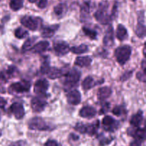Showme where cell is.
<instances>
[{
	"label": "cell",
	"instance_id": "20",
	"mask_svg": "<svg viewBox=\"0 0 146 146\" xmlns=\"http://www.w3.org/2000/svg\"><path fill=\"white\" fill-rule=\"evenodd\" d=\"M112 94V90L111 88L109 87H102V88H100L97 93V96H98V100H105L107 98H109Z\"/></svg>",
	"mask_w": 146,
	"mask_h": 146
},
{
	"label": "cell",
	"instance_id": "18",
	"mask_svg": "<svg viewBox=\"0 0 146 146\" xmlns=\"http://www.w3.org/2000/svg\"><path fill=\"white\" fill-rule=\"evenodd\" d=\"M60 25H53L50 26L44 27L41 30V35L43 38H50L54 35L56 31L58 29Z\"/></svg>",
	"mask_w": 146,
	"mask_h": 146
},
{
	"label": "cell",
	"instance_id": "6",
	"mask_svg": "<svg viewBox=\"0 0 146 146\" xmlns=\"http://www.w3.org/2000/svg\"><path fill=\"white\" fill-rule=\"evenodd\" d=\"M31 85L29 82L25 80L14 82L9 87V92L10 93H24L29 92Z\"/></svg>",
	"mask_w": 146,
	"mask_h": 146
},
{
	"label": "cell",
	"instance_id": "17",
	"mask_svg": "<svg viewBox=\"0 0 146 146\" xmlns=\"http://www.w3.org/2000/svg\"><path fill=\"white\" fill-rule=\"evenodd\" d=\"M114 42V30L113 27L110 25L107 29L105 35L104 36L103 44L107 47H111Z\"/></svg>",
	"mask_w": 146,
	"mask_h": 146
},
{
	"label": "cell",
	"instance_id": "23",
	"mask_svg": "<svg viewBox=\"0 0 146 146\" xmlns=\"http://www.w3.org/2000/svg\"><path fill=\"white\" fill-rule=\"evenodd\" d=\"M47 75L49 78L54 80L62 77L64 75V73H63L62 70H60V69L56 68V67H50V70L47 73Z\"/></svg>",
	"mask_w": 146,
	"mask_h": 146
},
{
	"label": "cell",
	"instance_id": "43",
	"mask_svg": "<svg viewBox=\"0 0 146 146\" xmlns=\"http://www.w3.org/2000/svg\"><path fill=\"white\" fill-rule=\"evenodd\" d=\"M143 54H144L145 57H146V42L145 43V45H144V47H143Z\"/></svg>",
	"mask_w": 146,
	"mask_h": 146
},
{
	"label": "cell",
	"instance_id": "8",
	"mask_svg": "<svg viewBox=\"0 0 146 146\" xmlns=\"http://www.w3.org/2000/svg\"><path fill=\"white\" fill-rule=\"evenodd\" d=\"M127 133L130 136L133 137L135 140H139L140 142H143V140H146V120L145 123V126L143 128L140 127H131L129 128L127 130Z\"/></svg>",
	"mask_w": 146,
	"mask_h": 146
},
{
	"label": "cell",
	"instance_id": "9",
	"mask_svg": "<svg viewBox=\"0 0 146 146\" xmlns=\"http://www.w3.org/2000/svg\"><path fill=\"white\" fill-rule=\"evenodd\" d=\"M102 127L106 131L114 132L118 128L120 123L118 121L113 118L111 116L108 115L104 117V118L102 119Z\"/></svg>",
	"mask_w": 146,
	"mask_h": 146
},
{
	"label": "cell",
	"instance_id": "39",
	"mask_svg": "<svg viewBox=\"0 0 146 146\" xmlns=\"http://www.w3.org/2000/svg\"><path fill=\"white\" fill-rule=\"evenodd\" d=\"M109 108H110V104L109 103H105L102 105V108H101L100 110V114H105V113L109 110Z\"/></svg>",
	"mask_w": 146,
	"mask_h": 146
},
{
	"label": "cell",
	"instance_id": "27",
	"mask_svg": "<svg viewBox=\"0 0 146 146\" xmlns=\"http://www.w3.org/2000/svg\"><path fill=\"white\" fill-rule=\"evenodd\" d=\"M36 40V36H33V37H30V38L27 39L26 41L24 42L23 45L22 47V52H25L27 51H29V50L33 47V44H35V41Z\"/></svg>",
	"mask_w": 146,
	"mask_h": 146
},
{
	"label": "cell",
	"instance_id": "5",
	"mask_svg": "<svg viewBox=\"0 0 146 146\" xmlns=\"http://www.w3.org/2000/svg\"><path fill=\"white\" fill-rule=\"evenodd\" d=\"M42 19L40 17L32 16H24L21 18L20 22L24 27L32 31H35L38 29L40 25L42 24Z\"/></svg>",
	"mask_w": 146,
	"mask_h": 146
},
{
	"label": "cell",
	"instance_id": "21",
	"mask_svg": "<svg viewBox=\"0 0 146 146\" xmlns=\"http://www.w3.org/2000/svg\"><path fill=\"white\" fill-rule=\"evenodd\" d=\"M92 63V58L89 56L78 57L75 60V64L80 67H85L90 66Z\"/></svg>",
	"mask_w": 146,
	"mask_h": 146
},
{
	"label": "cell",
	"instance_id": "22",
	"mask_svg": "<svg viewBox=\"0 0 146 146\" xmlns=\"http://www.w3.org/2000/svg\"><path fill=\"white\" fill-rule=\"evenodd\" d=\"M143 120V112L138 111L136 114L132 116L131 119L130 120V123L133 127H139L140 125H141L142 122Z\"/></svg>",
	"mask_w": 146,
	"mask_h": 146
},
{
	"label": "cell",
	"instance_id": "45",
	"mask_svg": "<svg viewBox=\"0 0 146 146\" xmlns=\"http://www.w3.org/2000/svg\"><path fill=\"white\" fill-rule=\"evenodd\" d=\"M2 130H0V137L2 136Z\"/></svg>",
	"mask_w": 146,
	"mask_h": 146
},
{
	"label": "cell",
	"instance_id": "42",
	"mask_svg": "<svg viewBox=\"0 0 146 146\" xmlns=\"http://www.w3.org/2000/svg\"><path fill=\"white\" fill-rule=\"evenodd\" d=\"M7 105V101L5 98L0 96V108H4Z\"/></svg>",
	"mask_w": 146,
	"mask_h": 146
},
{
	"label": "cell",
	"instance_id": "48",
	"mask_svg": "<svg viewBox=\"0 0 146 146\" xmlns=\"http://www.w3.org/2000/svg\"><path fill=\"white\" fill-rule=\"evenodd\" d=\"M0 29H1V27H0Z\"/></svg>",
	"mask_w": 146,
	"mask_h": 146
},
{
	"label": "cell",
	"instance_id": "7",
	"mask_svg": "<svg viewBox=\"0 0 146 146\" xmlns=\"http://www.w3.org/2000/svg\"><path fill=\"white\" fill-rule=\"evenodd\" d=\"M49 88V82L46 79L36 80L34 85V92L40 97H44Z\"/></svg>",
	"mask_w": 146,
	"mask_h": 146
},
{
	"label": "cell",
	"instance_id": "36",
	"mask_svg": "<svg viewBox=\"0 0 146 146\" xmlns=\"http://www.w3.org/2000/svg\"><path fill=\"white\" fill-rule=\"evenodd\" d=\"M44 146H60L59 143L54 140H48L45 143Z\"/></svg>",
	"mask_w": 146,
	"mask_h": 146
},
{
	"label": "cell",
	"instance_id": "28",
	"mask_svg": "<svg viewBox=\"0 0 146 146\" xmlns=\"http://www.w3.org/2000/svg\"><path fill=\"white\" fill-rule=\"evenodd\" d=\"M66 11H67V6H66L65 4L60 3L59 5H57V6L54 7V12L57 17H61L64 15V14L65 13Z\"/></svg>",
	"mask_w": 146,
	"mask_h": 146
},
{
	"label": "cell",
	"instance_id": "31",
	"mask_svg": "<svg viewBox=\"0 0 146 146\" xmlns=\"http://www.w3.org/2000/svg\"><path fill=\"white\" fill-rule=\"evenodd\" d=\"M82 31H83L84 34H85L87 36H88L89 38H90L91 40H95V39L97 38L98 33H97L96 31L94 30V29L88 28L87 27H82Z\"/></svg>",
	"mask_w": 146,
	"mask_h": 146
},
{
	"label": "cell",
	"instance_id": "24",
	"mask_svg": "<svg viewBox=\"0 0 146 146\" xmlns=\"http://www.w3.org/2000/svg\"><path fill=\"white\" fill-rule=\"evenodd\" d=\"M90 12V4L88 2H85L81 5L80 7V17L81 19H86L89 17Z\"/></svg>",
	"mask_w": 146,
	"mask_h": 146
},
{
	"label": "cell",
	"instance_id": "35",
	"mask_svg": "<svg viewBox=\"0 0 146 146\" xmlns=\"http://www.w3.org/2000/svg\"><path fill=\"white\" fill-rule=\"evenodd\" d=\"M9 146H27V143L25 140H19L17 141L12 142L9 144Z\"/></svg>",
	"mask_w": 146,
	"mask_h": 146
},
{
	"label": "cell",
	"instance_id": "3",
	"mask_svg": "<svg viewBox=\"0 0 146 146\" xmlns=\"http://www.w3.org/2000/svg\"><path fill=\"white\" fill-rule=\"evenodd\" d=\"M131 52V47L129 45H123L117 47L115 51V56L117 62L120 65L125 64L130 59Z\"/></svg>",
	"mask_w": 146,
	"mask_h": 146
},
{
	"label": "cell",
	"instance_id": "41",
	"mask_svg": "<svg viewBox=\"0 0 146 146\" xmlns=\"http://www.w3.org/2000/svg\"><path fill=\"white\" fill-rule=\"evenodd\" d=\"M131 75H132V72H129L125 73L124 75L121 77V80H126L128 79Z\"/></svg>",
	"mask_w": 146,
	"mask_h": 146
},
{
	"label": "cell",
	"instance_id": "26",
	"mask_svg": "<svg viewBox=\"0 0 146 146\" xmlns=\"http://www.w3.org/2000/svg\"><path fill=\"white\" fill-rule=\"evenodd\" d=\"M97 82H95V80L90 76H88L87 78H85V79L84 80L83 82L82 83V89L84 90H88L90 89H92L93 87H95L96 85Z\"/></svg>",
	"mask_w": 146,
	"mask_h": 146
},
{
	"label": "cell",
	"instance_id": "12",
	"mask_svg": "<svg viewBox=\"0 0 146 146\" xmlns=\"http://www.w3.org/2000/svg\"><path fill=\"white\" fill-rule=\"evenodd\" d=\"M9 111L17 120H21L23 118L25 114L23 105L21 102H15L11 105V106L9 107Z\"/></svg>",
	"mask_w": 146,
	"mask_h": 146
},
{
	"label": "cell",
	"instance_id": "34",
	"mask_svg": "<svg viewBox=\"0 0 146 146\" xmlns=\"http://www.w3.org/2000/svg\"><path fill=\"white\" fill-rule=\"evenodd\" d=\"M113 113L115 115L121 116L126 114V110L123 106H116L113 108Z\"/></svg>",
	"mask_w": 146,
	"mask_h": 146
},
{
	"label": "cell",
	"instance_id": "1",
	"mask_svg": "<svg viewBox=\"0 0 146 146\" xmlns=\"http://www.w3.org/2000/svg\"><path fill=\"white\" fill-rule=\"evenodd\" d=\"M108 6L109 4L107 1H103L99 4L98 10L94 14V17L98 22L102 25H108L112 19L111 15H108Z\"/></svg>",
	"mask_w": 146,
	"mask_h": 146
},
{
	"label": "cell",
	"instance_id": "4",
	"mask_svg": "<svg viewBox=\"0 0 146 146\" xmlns=\"http://www.w3.org/2000/svg\"><path fill=\"white\" fill-rule=\"evenodd\" d=\"M99 121H97L91 124H84L82 123H77L75 126V130L81 134H87L88 135H95L99 128Z\"/></svg>",
	"mask_w": 146,
	"mask_h": 146
},
{
	"label": "cell",
	"instance_id": "19",
	"mask_svg": "<svg viewBox=\"0 0 146 146\" xmlns=\"http://www.w3.org/2000/svg\"><path fill=\"white\" fill-rule=\"evenodd\" d=\"M50 45V43L47 41H40L38 43L35 44L33 46L31 50L33 53H36V54H40V53L44 52V51L47 50V48L49 47Z\"/></svg>",
	"mask_w": 146,
	"mask_h": 146
},
{
	"label": "cell",
	"instance_id": "47",
	"mask_svg": "<svg viewBox=\"0 0 146 146\" xmlns=\"http://www.w3.org/2000/svg\"><path fill=\"white\" fill-rule=\"evenodd\" d=\"M0 120H1V115H0Z\"/></svg>",
	"mask_w": 146,
	"mask_h": 146
},
{
	"label": "cell",
	"instance_id": "15",
	"mask_svg": "<svg viewBox=\"0 0 146 146\" xmlns=\"http://www.w3.org/2000/svg\"><path fill=\"white\" fill-rule=\"evenodd\" d=\"M67 100L68 103L72 105H77L81 102V94L77 90H73L69 92L67 95Z\"/></svg>",
	"mask_w": 146,
	"mask_h": 146
},
{
	"label": "cell",
	"instance_id": "29",
	"mask_svg": "<svg viewBox=\"0 0 146 146\" xmlns=\"http://www.w3.org/2000/svg\"><path fill=\"white\" fill-rule=\"evenodd\" d=\"M70 51L76 54H83V53L87 52L88 51V47L86 44H82L78 47H72L70 49Z\"/></svg>",
	"mask_w": 146,
	"mask_h": 146
},
{
	"label": "cell",
	"instance_id": "2",
	"mask_svg": "<svg viewBox=\"0 0 146 146\" xmlns=\"http://www.w3.org/2000/svg\"><path fill=\"white\" fill-rule=\"evenodd\" d=\"M28 127L30 130H40V131H48L52 130L51 125L47 123L42 117H35L31 118L27 123Z\"/></svg>",
	"mask_w": 146,
	"mask_h": 146
},
{
	"label": "cell",
	"instance_id": "33",
	"mask_svg": "<svg viewBox=\"0 0 146 146\" xmlns=\"http://www.w3.org/2000/svg\"><path fill=\"white\" fill-rule=\"evenodd\" d=\"M15 35L17 38L18 39H23L25 38L28 35V32L25 30V29L22 27H18L17 29H15Z\"/></svg>",
	"mask_w": 146,
	"mask_h": 146
},
{
	"label": "cell",
	"instance_id": "40",
	"mask_svg": "<svg viewBox=\"0 0 146 146\" xmlns=\"http://www.w3.org/2000/svg\"><path fill=\"white\" fill-rule=\"evenodd\" d=\"M141 66H142V69H143V75L145 76L146 79V60H143L141 63Z\"/></svg>",
	"mask_w": 146,
	"mask_h": 146
},
{
	"label": "cell",
	"instance_id": "14",
	"mask_svg": "<svg viewBox=\"0 0 146 146\" xmlns=\"http://www.w3.org/2000/svg\"><path fill=\"white\" fill-rule=\"evenodd\" d=\"M144 15L143 12H140L138 15V23L136 26L135 34L140 38H143L146 36V27L143 24Z\"/></svg>",
	"mask_w": 146,
	"mask_h": 146
},
{
	"label": "cell",
	"instance_id": "46",
	"mask_svg": "<svg viewBox=\"0 0 146 146\" xmlns=\"http://www.w3.org/2000/svg\"><path fill=\"white\" fill-rule=\"evenodd\" d=\"M133 2H135V1H136V0H133Z\"/></svg>",
	"mask_w": 146,
	"mask_h": 146
},
{
	"label": "cell",
	"instance_id": "13",
	"mask_svg": "<svg viewBox=\"0 0 146 146\" xmlns=\"http://www.w3.org/2000/svg\"><path fill=\"white\" fill-rule=\"evenodd\" d=\"M53 48L58 55L64 56L69 52L70 47L66 42L62 40H57L54 42L53 44Z\"/></svg>",
	"mask_w": 146,
	"mask_h": 146
},
{
	"label": "cell",
	"instance_id": "32",
	"mask_svg": "<svg viewBox=\"0 0 146 146\" xmlns=\"http://www.w3.org/2000/svg\"><path fill=\"white\" fill-rule=\"evenodd\" d=\"M50 69V60L47 57H44V60L42 61V63L41 68H40V71L42 74H46L48 72V71Z\"/></svg>",
	"mask_w": 146,
	"mask_h": 146
},
{
	"label": "cell",
	"instance_id": "10",
	"mask_svg": "<svg viewBox=\"0 0 146 146\" xmlns=\"http://www.w3.org/2000/svg\"><path fill=\"white\" fill-rule=\"evenodd\" d=\"M42 97H35L31 100V108L32 111L35 113H41L45 108L47 102L45 100L42 98Z\"/></svg>",
	"mask_w": 146,
	"mask_h": 146
},
{
	"label": "cell",
	"instance_id": "38",
	"mask_svg": "<svg viewBox=\"0 0 146 146\" xmlns=\"http://www.w3.org/2000/svg\"><path fill=\"white\" fill-rule=\"evenodd\" d=\"M112 140H113V138L108 139V138H107V137H105V138H101L100 145H102V146L107 145L110 144V143H111Z\"/></svg>",
	"mask_w": 146,
	"mask_h": 146
},
{
	"label": "cell",
	"instance_id": "25",
	"mask_svg": "<svg viewBox=\"0 0 146 146\" xmlns=\"http://www.w3.org/2000/svg\"><path fill=\"white\" fill-rule=\"evenodd\" d=\"M116 36L120 41H123L127 37V31L123 25H118L116 31Z\"/></svg>",
	"mask_w": 146,
	"mask_h": 146
},
{
	"label": "cell",
	"instance_id": "37",
	"mask_svg": "<svg viewBox=\"0 0 146 146\" xmlns=\"http://www.w3.org/2000/svg\"><path fill=\"white\" fill-rule=\"evenodd\" d=\"M47 2H48V0H40L37 3V7L40 9H44L47 7Z\"/></svg>",
	"mask_w": 146,
	"mask_h": 146
},
{
	"label": "cell",
	"instance_id": "16",
	"mask_svg": "<svg viewBox=\"0 0 146 146\" xmlns=\"http://www.w3.org/2000/svg\"><path fill=\"white\" fill-rule=\"evenodd\" d=\"M96 113V109L93 107L85 106L81 108L79 112V115L80 117H84V118H92L95 117Z\"/></svg>",
	"mask_w": 146,
	"mask_h": 146
},
{
	"label": "cell",
	"instance_id": "11",
	"mask_svg": "<svg viewBox=\"0 0 146 146\" xmlns=\"http://www.w3.org/2000/svg\"><path fill=\"white\" fill-rule=\"evenodd\" d=\"M80 78V72L75 68L72 69L71 70L65 74V82L67 85H76Z\"/></svg>",
	"mask_w": 146,
	"mask_h": 146
},
{
	"label": "cell",
	"instance_id": "30",
	"mask_svg": "<svg viewBox=\"0 0 146 146\" xmlns=\"http://www.w3.org/2000/svg\"><path fill=\"white\" fill-rule=\"evenodd\" d=\"M24 0H9V7L13 11H18L23 7Z\"/></svg>",
	"mask_w": 146,
	"mask_h": 146
},
{
	"label": "cell",
	"instance_id": "44",
	"mask_svg": "<svg viewBox=\"0 0 146 146\" xmlns=\"http://www.w3.org/2000/svg\"><path fill=\"white\" fill-rule=\"evenodd\" d=\"M29 2H31V3H34V2H36L37 0H28Z\"/></svg>",
	"mask_w": 146,
	"mask_h": 146
},
{
	"label": "cell",
	"instance_id": "49",
	"mask_svg": "<svg viewBox=\"0 0 146 146\" xmlns=\"http://www.w3.org/2000/svg\"><path fill=\"white\" fill-rule=\"evenodd\" d=\"M0 1H1V0H0Z\"/></svg>",
	"mask_w": 146,
	"mask_h": 146
}]
</instances>
